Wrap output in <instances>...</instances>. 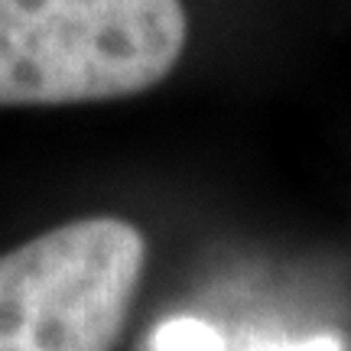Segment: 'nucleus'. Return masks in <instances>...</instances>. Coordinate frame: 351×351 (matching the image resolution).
<instances>
[{"label": "nucleus", "instance_id": "obj_1", "mask_svg": "<svg viewBox=\"0 0 351 351\" xmlns=\"http://www.w3.org/2000/svg\"><path fill=\"white\" fill-rule=\"evenodd\" d=\"M182 0H0V108L134 98L173 75Z\"/></svg>", "mask_w": 351, "mask_h": 351}, {"label": "nucleus", "instance_id": "obj_2", "mask_svg": "<svg viewBox=\"0 0 351 351\" xmlns=\"http://www.w3.org/2000/svg\"><path fill=\"white\" fill-rule=\"evenodd\" d=\"M147 267L117 215L75 218L0 254V351H114Z\"/></svg>", "mask_w": 351, "mask_h": 351}, {"label": "nucleus", "instance_id": "obj_3", "mask_svg": "<svg viewBox=\"0 0 351 351\" xmlns=\"http://www.w3.org/2000/svg\"><path fill=\"white\" fill-rule=\"evenodd\" d=\"M150 351H228L221 332L202 319L182 315V319H166L156 326L150 339Z\"/></svg>", "mask_w": 351, "mask_h": 351}, {"label": "nucleus", "instance_id": "obj_4", "mask_svg": "<svg viewBox=\"0 0 351 351\" xmlns=\"http://www.w3.org/2000/svg\"><path fill=\"white\" fill-rule=\"evenodd\" d=\"M251 351H345L339 335H313L302 341H274V345H257Z\"/></svg>", "mask_w": 351, "mask_h": 351}]
</instances>
